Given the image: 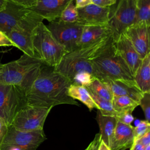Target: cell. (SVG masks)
Here are the masks:
<instances>
[{
  "label": "cell",
  "mask_w": 150,
  "mask_h": 150,
  "mask_svg": "<svg viewBox=\"0 0 150 150\" xmlns=\"http://www.w3.org/2000/svg\"><path fill=\"white\" fill-rule=\"evenodd\" d=\"M134 79L142 93H150V53L143 59Z\"/></svg>",
  "instance_id": "obj_21"
},
{
  "label": "cell",
  "mask_w": 150,
  "mask_h": 150,
  "mask_svg": "<svg viewBox=\"0 0 150 150\" xmlns=\"http://www.w3.org/2000/svg\"><path fill=\"white\" fill-rule=\"evenodd\" d=\"M0 46H14L16 47L15 44L1 30H0Z\"/></svg>",
  "instance_id": "obj_32"
},
{
  "label": "cell",
  "mask_w": 150,
  "mask_h": 150,
  "mask_svg": "<svg viewBox=\"0 0 150 150\" xmlns=\"http://www.w3.org/2000/svg\"><path fill=\"white\" fill-rule=\"evenodd\" d=\"M146 146L138 141H135L130 148V150H145Z\"/></svg>",
  "instance_id": "obj_39"
},
{
  "label": "cell",
  "mask_w": 150,
  "mask_h": 150,
  "mask_svg": "<svg viewBox=\"0 0 150 150\" xmlns=\"http://www.w3.org/2000/svg\"><path fill=\"white\" fill-rule=\"evenodd\" d=\"M51 109L28 105L16 114L12 125L23 131L43 129L45 121Z\"/></svg>",
  "instance_id": "obj_11"
},
{
  "label": "cell",
  "mask_w": 150,
  "mask_h": 150,
  "mask_svg": "<svg viewBox=\"0 0 150 150\" xmlns=\"http://www.w3.org/2000/svg\"><path fill=\"white\" fill-rule=\"evenodd\" d=\"M77 23L83 26L108 25L111 6L101 7L94 4L79 8Z\"/></svg>",
  "instance_id": "obj_13"
},
{
  "label": "cell",
  "mask_w": 150,
  "mask_h": 150,
  "mask_svg": "<svg viewBox=\"0 0 150 150\" xmlns=\"http://www.w3.org/2000/svg\"><path fill=\"white\" fill-rule=\"evenodd\" d=\"M8 1L12 2L15 4L24 6L28 9L33 7L35 5L36 1V0H8Z\"/></svg>",
  "instance_id": "obj_33"
},
{
  "label": "cell",
  "mask_w": 150,
  "mask_h": 150,
  "mask_svg": "<svg viewBox=\"0 0 150 150\" xmlns=\"http://www.w3.org/2000/svg\"><path fill=\"white\" fill-rule=\"evenodd\" d=\"M117 0H92L93 4L101 7H109L115 5Z\"/></svg>",
  "instance_id": "obj_34"
},
{
  "label": "cell",
  "mask_w": 150,
  "mask_h": 150,
  "mask_svg": "<svg viewBox=\"0 0 150 150\" xmlns=\"http://www.w3.org/2000/svg\"><path fill=\"white\" fill-rule=\"evenodd\" d=\"M91 62L94 76L100 80H134L126 63L116 50L112 38Z\"/></svg>",
  "instance_id": "obj_4"
},
{
  "label": "cell",
  "mask_w": 150,
  "mask_h": 150,
  "mask_svg": "<svg viewBox=\"0 0 150 150\" xmlns=\"http://www.w3.org/2000/svg\"><path fill=\"white\" fill-rule=\"evenodd\" d=\"M34 30L15 29L12 30L7 35L11 40L15 44L17 48L22 50L23 54L32 57H35L32 41Z\"/></svg>",
  "instance_id": "obj_18"
},
{
  "label": "cell",
  "mask_w": 150,
  "mask_h": 150,
  "mask_svg": "<svg viewBox=\"0 0 150 150\" xmlns=\"http://www.w3.org/2000/svg\"><path fill=\"white\" fill-rule=\"evenodd\" d=\"M123 33L142 59L150 53V24L136 22L127 28Z\"/></svg>",
  "instance_id": "obj_12"
},
{
  "label": "cell",
  "mask_w": 150,
  "mask_h": 150,
  "mask_svg": "<svg viewBox=\"0 0 150 150\" xmlns=\"http://www.w3.org/2000/svg\"><path fill=\"white\" fill-rule=\"evenodd\" d=\"M73 0H36L35 5L29 8L49 22L57 20L63 10Z\"/></svg>",
  "instance_id": "obj_15"
},
{
  "label": "cell",
  "mask_w": 150,
  "mask_h": 150,
  "mask_svg": "<svg viewBox=\"0 0 150 150\" xmlns=\"http://www.w3.org/2000/svg\"><path fill=\"white\" fill-rule=\"evenodd\" d=\"M95 78L96 77L91 73L83 71L76 74L71 80V83L73 84L87 87Z\"/></svg>",
  "instance_id": "obj_28"
},
{
  "label": "cell",
  "mask_w": 150,
  "mask_h": 150,
  "mask_svg": "<svg viewBox=\"0 0 150 150\" xmlns=\"http://www.w3.org/2000/svg\"><path fill=\"white\" fill-rule=\"evenodd\" d=\"M98 150H111V149L108 145H107L103 141L101 140Z\"/></svg>",
  "instance_id": "obj_40"
},
{
  "label": "cell",
  "mask_w": 150,
  "mask_h": 150,
  "mask_svg": "<svg viewBox=\"0 0 150 150\" xmlns=\"http://www.w3.org/2000/svg\"><path fill=\"white\" fill-rule=\"evenodd\" d=\"M8 129V126L5 124V122L3 120L0 119V147L5 138Z\"/></svg>",
  "instance_id": "obj_36"
},
{
  "label": "cell",
  "mask_w": 150,
  "mask_h": 150,
  "mask_svg": "<svg viewBox=\"0 0 150 150\" xmlns=\"http://www.w3.org/2000/svg\"><path fill=\"white\" fill-rule=\"evenodd\" d=\"M84 150H86V149H84Z\"/></svg>",
  "instance_id": "obj_45"
},
{
  "label": "cell",
  "mask_w": 150,
  "mask_h": 150,
  "mask_svg": "<svg viewBox=\"0 0 150 150\" xmlns=\"http://www.w3.org/2000/svg\"><path fill=\"white\" fill-rule=\"evenodd\" d=\"M105 83L114 96H128L139 103L143 93L138 88L134 80H112L104 79L100 80Z\"/></svg>",
  "instance_id": "obj_16"
},
{
  "label": "cell",
  "mask_w": 150,
  "mask_h": 150,
  "mask_svg": "<svg viewBox=\"0 0 150 150\" xmlns=\"http://www.w3.org/2000/svg\"><path fill=\"white\" fill-rule=\"evenodd\" d=\"M112 104L114 110L117 113L126 111L132 112L138 105H139L138 102L129 97L125 96H114Z\"/></svg>",
  "instance_id": "obj_23"
},
{
  "label": "cell",
  "mask_w": 150,
  "mask_h": 150,
  "mask_svg": "<svg viewBox=\"0 0 150 150\" xmlns=\"http://www.w3.org/2000/svg\"><path fill=\"white\" fill-rule=\"evenodd\" d=\"M150 131V122L147 121H140L138 125L133 128L134 141L140 138Z\"/></svg>",
  "instance_id": "obj_29"
},
{
  "label": "cell",
  "mask_w": 150,
  "mask_h": 150,
  "mask_svg": "<svg viewBox=\"0 0 150 150\" xmlns=\"http://www.w3.org/2000/svg\"><path fill=\"white\" fill-rule=\"evenodd\" d=\"M100 141H101L100 135L98 133L95 135L94 138L88 145L87 148H86V150H98Z\"/></svg>",
  "instance_id": "obj_35"
},
{
  "label": "cell",
  "mask_w": 150,
  "mask_h": 150,
  "mask_svg": "<svg viewBox=\"0 0 150 150\" xmlns=\"http://www.w3.org/2000/svg\"><path fill=\"white\" fill-rule=\"evenodd\" d=\"M139 105L144 111L146 121L150 122V93H143Z\"/></svg>",
  "instance_id": "obj_30"
},
{
  "label": "cell",
  "mask_w": 150,
  "mask_h": 150,
  "mask_svg": "<svg viewBox=\"0 0 150 150\" xmlns=\"http://www.w3.org/2000/svg\"><path fill=\"white\" fill-rule=\"evenodd\" d=\"M46 139L43 129L23 131L16 129L11 125L8 127L1 147L15 146L21 150H36Z\"/></svg>",
  "instance_id": "obj_10"
},
{
  "label": "cell",
  "mask_w": 150,
  "mask_h": 150,
  "mask_svg": "<svg viewBox=\"0 0 150 150\" xmlns=\"http://www.w3.org/2000/svg\"><path fill=\"white\" fill-rule=\"evenodd\" d=\"M71 84L70 80L56 71L53 67L43 63L38 77L26 91L28 105L50 108L60 104L79 105L68 95Z\"/></svg>",
  "instance_id": "obj_1"
},
{
  "label": "cell",
  "mask_w": 150,
  "mask_h": 150,
  "mask_svg": "<svg viewBox=\"0 0 150 150\" xmlns=\"http://www.w3.org/2000/svg\"><path fill=\"white\" fill-rule=\"evenodd\" d=\"M112 39L111 35L106 36L98 40L68 52L60 63L54 68L56 71L71 80L74 76L86 71L94 75L92 60L108 45Z\"/></svg>",
  "instance_id": "obj_2"
},
{
  "label": "cell",
  "mask_w": 150,
  "mask_h": 150,
  "mask_svg": "<svg viewBox=\"0 0 150 150\" xmlns=\"http://www.w3.org/2000/svg\"><path fill=\"white\" fill-rule=\"evenodd\" d=\"M135 141H138L139 142H141L142 145H144L145 146H147L150 144V131H149L142 137Z\"/></svg>",
  "instance_id": "obj_37"
},
{
  "label": "cell",
  "mask_w": 150,
  "mask_h": 150,
  "mask_svg": "<svg viewBox=\"0 0 150 150\" xmlns=\"http://www.w3.org/2000/svg\"><path fill=\"white\" fill-rule=\"evenodd\" d=\"M88 90L93 101L97 105V110L100 111L102 115L106 116H112L115 117H116L118 113L114 110L112 101L97 96L96 94H95L89 89Z\"/></svg>",
  "instance_id": "obj_24"
},
{
  "label": "cell",
  "mask_w": 150,
  "mask_h": 150,
  "mask_svg": "<svg viewBox=\"0 0 150 150\" xmlns=\"http://www.w3.org/2000/svg\"><path fill=\"white\" fill-rule=\"evenodd\" d=\"M32 41L35 57L51 67L57 66L68 53L55 39L43 22L33 30Z\"/></svg>",
  "instance_id": "obj_5"
},
{
  "label": "cell",
  "mask_w": 150,
  "mask_h": 150,
  "mask_svg": "<svg viewBox=\"0 0 150 150\" xmlns=\"http://www.w3.org/2000/svg\"><path fill=\"white\" fill-rule=\"evenodd\" d=\"M42 62L23 54L19 59L0 65V83L17 86L25 92L38 77Z\"/></svg>",
  "instance_id": "obj_3"
},
{
  "label": "cell",
  "mask_w": 150,
  "mask_h": 150,
  "mask_svg": "<svg viewBox=\"0 0 150 150\" xmlns=\"http://www.w3.org/2000/svg\"><path fill=\"white\" fill-rule=\"evenodd\" d=\"M55 39L67 51L70 52L78 48L83 26L77 22L67 23L56 20L46 26Z\"/></svg>",
  "instance_id": "obj_9"
},
{
  "label": "cell",
  "mask_w": 150,
  "mask_h": 150,
  "mask_svg": "<svg viewBox=\"0 0 150 150\" xmlns=\"http://www.w3.org/2000/svg\"><path fill=\"white\" fill-rule=\"evenodd\" d=\"M0 150H21V149L15 146H2L0 148Z\"/></svg>",
  "instance_id": "obj_41"
},
{
  "label": "cell",
  "mask_w": 150,
  "mask_h": 150,
  "mask_svg": "<svg viewBox=\"0 0 150 150\" xmlns=\"http://www.w3.org/2000/svg\"><path fill=\"white\" fill-rule=\"evenodd\" d=\"M97 96L112 101L113 95L108 86L98 78H95L91 83L86 87Z\"/></svg>",
  "instance_id": "obj_25"
},
{
  "label": "cell",
  "mask_w": 150,
  "mask_h": 150,
  "mask_svg": "<svg viewBox=\"0 0 150 150\" xmlns=\"http://www.w3.org/2000/svg\"><path fill=\"white\" fill-rule=\"evenodd\" d=\"M134 127L117 121L112 139L111 150H125L131 148L134 142Z\"/></svg>",
  "instance_id": "obj_17"
},
{
  "label": "cell",
  "mask_w": 150,
  "mask_h": 150,
  "mask_svg": "<svg viewBox=\"0 0 150 150\" xmlns=\"http://www.w3.org/2000/svg\"><path fill=\"white\" fill-rule=\"evenodd\" d=\"M67 93L69 96L73 99L78 100L83 103L90 111L94 108L97 109V105L93 101L86 87L72 84L69 87Z\"/></svg>",
  "instance_id": "obj_22"
},
{
  "label": "cell",
  "mask_w": 150,
  "mask_h": 150,
  "mask_svg": "<svg viewBox=\"0 0 150 150\" xmlns=\"http://www.w3.org/2000/svg\"><path fill=\"white\" fill-rule=\"evenodd\" d=\"M43 19L28 8L7 0L0 11V30L6 35L13 29L34 30Z\"/></svg>",
  "instance_id": "obj_6"
},
{
  "label": "cell",
  "mask_w": 150,
  "mask_h": 150,
  "mask_svg": "<svg viewBox=\"0 0 150 150\" xmlns=\"http://www.w3.org/2000/svg\"><path fill=\"white\" fill-rule=\"evenodd\" d=\"M1 63H0V65H1Z\"/></svg>",
  "instance_id": "obj_44"
},
{
  "label": "cell",
  "mask_w": 150,
  "mask_h": 150,
  "mask_svg": "<svg viewBox=\"0 0 150 150\" xmlns=\"http://www.w3.org/2000/svg\"><path fill=\"white\" fill-rule=\"evenodd\" d=\"M75 5L77 9L85 7L93 4L92 0H74Z\"/></svg>",
  "instance_id": "obj_38"
},
{
  "label": "cell",
  "mask_w": 150,
  "mask_h": 150,
  "mask_svg": "<svg viewBox=\"0 0 150 150\" xmlns=\"http://www.w3.org/2000/svg\"><path fill=\"white\" fill-rule=\"evenodd\" d=\"M137 6L136 22H144L150 24V0H137Z\"/></svg>",
  "instance_id": "obj_26"
},
{
  "label": "cell",
  "mask_w": 150,
  "mask_h": 150,
  "mask_svg": "<svg viewBox=\"0 0 150 150\" xmlns=\"http://www.w3.org/2000/svg\"><path fill=\"white\" fill-rule=\"evenodd\" d=\"M113 41L116 50L125 61L134 77L140 67L143 59L124 33L121 34Z\"/></svg>",
  "instance_id": "obj_14"
},
{
  "label": "cell",
  "mask_w": 150,
  "mask_h": 150,
  "mask_svg": "<svg viewBox=\"0 0 150 150\" xmlns=\"http://www.w3.org/2000/svg\"><path fill=\"white\" fill-rule=\"evenodd\" d=\"M78 18V10L75 5L74 0H73L63 10L58 20L67 23H75L77 22Z\"/></svg>",
  "instance_id": "obj_27"
},
{
  "label": "cell",
  "mask_w": 150,
  "mask_h": 150,
  "mask_svg": "<svg viewBox=\"0 0 150 150\" xmlns=\"http://www.w3.org/2000/svg\"><path fill=\"white\" fill-rule=\"evenodd\" d=\"M96 119L99 126L101 140L110 148L117 122L116 118L103 115L98 110Z\"/></svg>",
  "instance_id": "obj_19"
},
{
  "label": "cell",
  "mask_w": 150,
  "mask_h": 150,
  "mask_svg": "<svg viewBox=\"0 0 150 150\" xmlns=\"http://www.w3.org/2000/svg\"><path fill=\"white\" fill-rule=\"evenodd\" d=\"M137 0H118L115 8L111 7L108 27L113 40L137 21Z\"/></svg>",
  "instance_id": "obj_8"
},
{
  "label": "cell",
  "mask_w": 150,
  "mask_h": 150,
  "mask_svg": "<svg viewBox=\"0 0 150 150\" xmlns=\"http://www.w3.org/2000/svg\"><path fill=\"white\" fill-rule=\"evenodd\" d=\"M28 105L25 91L21 87L0 83V119L9 127L16 114Z\"/></svg>",
  "instance_id": "obj_7"
},
{
  "label": "cell",
  "mask_w": 150,
  "mask_h": 150,
  "mask_svg": "<svg viewBox=\"0 0 150 150\" xmlns=\"http://www.w3.org/2000/svg\"><path fill=\"white\" fill-rule=\"evenodd\" d=\"M108 35H111L108 25L83 26L78 47L93 43Z\"/></svg>",
  "instance_id": "obj_20"
},
{
  "label": "cell",
  "mask_w": 150,
  "mask_h": 150,
  "mask_svg": "<svg viewBox=\"0 0 150 150\" xmlns=\"http://www.w3.org/2000/svg\"><path fill=\"white\" fill-rule=\"evenodd\" d=\"M145 150H150V144L147 146H146Z\"/></svg>",
  "instance_id": "obj_43"
},
{
  "label": "cell",
  "mask_w": 150,
  "mask_h": 150,
  "mask_svg": "<svg viewBox=\"0 0 150 150\" xmlns=\"http://www.w3.org/2000/svg\"><path fill=\"white\" fill-rule=\"evenodd\" d=\"M7 0H0V11L3 10L6 4Z\"/></svg>",
  "instance_id": "obj_42"
},
{
  "label": "cell",
  "mask_w": 150,
  "mask_h": 150,
  "mask_svg": "<svg viewBox=\"0 0 150 150\" xmlns=\"http://www.w3.org/2000/svg\"><path fill=\"white\" fill-rule=\"evenodd\" d=\"M115 118L118 121L127 125H131V123L134 120V117L132 115V112L129 111L118 113Z\"/></svg>",
  "instance_id": "obj_31"
}]
</instances>
